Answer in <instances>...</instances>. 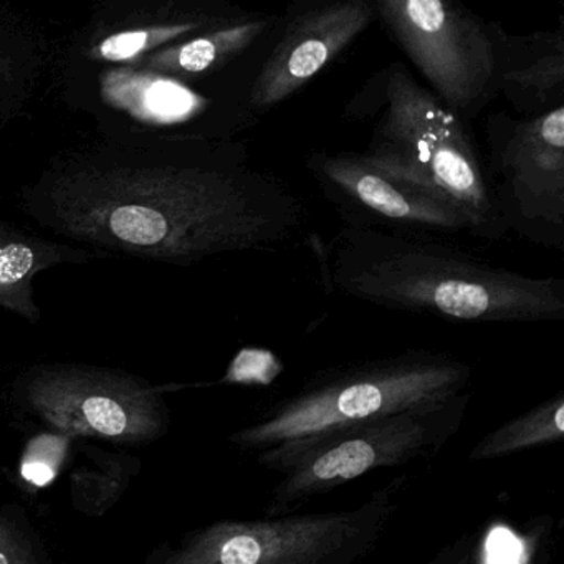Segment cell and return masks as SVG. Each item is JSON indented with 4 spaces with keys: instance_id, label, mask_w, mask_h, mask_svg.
<instances>
[{
    "instance_id": "1",
    "label": "cell",
    "mask_w": 564,
    "mask_h": 564,
    "mask_svg": "<svg viewBox=\"0 0 564 564\" xmlns=\"http://www.w3.org/2000/svg\"><path fill=\"white\" fill-rule=\"evenodd\" d=\"M22 207L48 232L107 252L191 267L300 239L306 210L243 144L107 137L55 158Z\"/></svg>"
},
{
    "instance_id": "2",
    "label": "cell",
    "mask_w": 564,
    "mask_h": 564,
    "mask_svg": "<svg viewBox=\"0 0 564 564\" xmlns=\"http://www.w3.org/2000/svg\"><path fill=\"white\" fill-rule=\"evenodd\" d=\"M328 279L349 299L468 323L564 319V280L528 276L451 243L343 226L329 246Z\"/></svg>"
},
{
    "instance_id": "3",
    "label": "cell",
    "mask_w": 564,
    "mask_h": 564,
    "mask_svg": "<svg viewBox=\"0 0 564 564\" xmlns=\"http://www.w3.org/2000/svg\"><path fill=\"white\" fill-rule=\"evenodd\" d=\"M351 120L375 118L362 151L376 166L447 197L471 224V236L507 234L495 213L484 163L470 131L401 62L369 78L345 110Z\"/></svg>"
},
{
    "instance_id": "4",
    "label": "cell",
    "mask_w": 564,
    "mask_h": 564,
    "mask_svg": "<svg viewBox=\"0 0 564 564\" xmlns=\"http://www.w3.org/2000/svg\"><path fill=\"white\" fill-rule=\"evenodd\" d=\"M465 362L437 352H405L341 369L283 404L273 417L239 435L246 445L296 448L378 419L435 411L470 381Z\"/></svg>"
},
{
    "instance_id": "5",
    "label": "cell",
    "mask_w": 564,
    "mask_h": 564,
    "mask_svg": "<svg viewBox=\"0 0 564 564\" xmlns=\"http://www.w3.org/2000/svg\"><path fill=\"white\" fill-rule=\"evenodd\" d=\"M375 9L431 94L465 127L498 97L494 22L448 0H375Z\"/></svg>"
},
{
    "instance_id": "6",
    "label": "cell",
    "mask_w": 564,
    "mask_h": 564,
    "mask_svg": "<svg viewBox=\"0 0 564 564\" xmlns=\"http://www.w3.org/2000/svg\"><path fill=\"white\" fill-rule=\"evenodd\" d=\"M485 181L505 229L564 250V107L536 117L487 118Z\"/></svg>"
},
{
    "instance_id": "7",
    "label": "cell",
    "mask_w": 564,
    "mask_h": 564,
    "mask_svg": "<svg viewBox=\"0 0 564 564\" xmlns=\"http://www.w3.org/2000/svg\"><path fill=\"white\" fill-rule=\"evenodd\" d=\"M29 405L58 434L141 444L163 431V402L133 376L84 366L41 368L28 382Z\"/></svg>"
},
{
    "instance_id": "8",
    "label": "cell",
    "mask_w": 564,
    "mask_h": 564,
    "mask_svg": "<svg viewBox=\"0 0 564 564\" xmlns=\"http://www.w3.org/2000/svg\"><path fill=\"white\" fill-rule=\"evenodd\" d=\"M305 166L346 226L417 237L471 236L470 220L452 200L381 170L365 153H313Z\"/></svg>"
},
{
    "instance_id": "9",
    "label": "cell",
    "mask_w": 564,
    "mask_h": 564,
    "mask_svg": "<svg viewBox=\"0 0 564 564\" xmlns=\"http://www.w3.org/2000/svg\"><path fill=\"white\" fill-rule=\"evenodd\" d=\"M376 21L371 0H333L293 12L250 88L249 105L269 113L312 82Z\"/></svg>"
},
{
    "instance_id": "10",
    "label": "cell",
    "mask_w": 564,
    "mask_h": 564,
    "mask_svg": "<svg viewBox=\"0 0 564 564\" xmlns=\"http://www.w3.org/2000/svg\"><path fill=\"white\" fill-rule=\"evenodd\" d=\"M498 95L521 117L564 107V24L556 31L511 35L494 24Z\"/></svg>"
},
{
    "instance_id": "11",
    "label": "cell",
    "mask_w": 564,
    "mask_h": 564,
    "mask_svg": "<svg viewBox=\"0 0 564 564\" xmlns=\"http://www.w3.org/2000/svg\"><path fill=\"white\" fill-rule=\"evenodd\" d=\"M275 24V18L240 12L237 18L210 31L150 52L143 65L156 75L194 80L220 70L242 57L253 45L259 44Z\"/></svg>"
},
{
    "instance_id": "12",
    "label": "cell",
    "mask_w": 564,
    "mask_h": 564,
    "mask_svg": "<svg viewBox=\"0 0 564 564\" xmlns=\"http://www.w3.org/2000/svg\"><path fill=\"white\" fill-rule=\"evenodd\" d=\"M47 42L19 15L0 11V130L25 117L48 74Z\"/></svg>"
},
{
    "instance_id": "13",
    "label": "cell",
    "mask_w": 564,
    "mask_h": 564,
    "mask_svg": "<svg viewBox=\"0 0 564 564\" xmlns=\"http://www.w3.org/2000/svg\"><path fill=\"white\" fill-rule=\"evenodd\" d=\"M82 252L0 223V306L37 323L41 310L34 300L35 276L61 263L87 262Z\"/></svg>"
},
{
    "instance_id": "14",
    "label": "cell",
    "mask_w": 564,
    "mask_h": 564,
    "mask_svg": "<svg viewBox=\"0 0 564 564\" xmlns=\"http://www.w3.org/2000/svg\"><path fill=\"white\" fill-rule=\"evenodd\" d=\"M388 445L379 441L378 435L371 437L346 438L333 445L328 451L306 465L299 477L293 480V487L313 488L318 485L343 484L381 465L391 457Z\"/></svg>"
},
{
    "instance_id": "15",
    "label": "cell",
    "mask_w": 564,
    "mask_h": 564,
    "mask_svg": "<svg viewBox=\"0 0 564 564\" xmlns=\"http://www.w3.org/2000/svg\"><path fill=\"white\" fill-rule=\"evenodd\" d=\"M70 441L64 434H41L25 447L21 462V475L35 487H45L55 480L65 458Z\"/></svg>"
},
{
    "instance_id": "16",
    "label": "cell",
    "mask_w": 564,
    "mask_h": 564,
    "mask_svg": "<svg viewBox=\"0 0 564 564\" xmlns=\"http://www.w3.org/2000/svg\"><path fill=\"white\" fill-rule=\"evenodd\" d=\"M0 564H37L25 538L0 511Z\"/></svg>"
},
{
    "instance_id": "17",
    "label": "cell",
    "mask_w": 564,
    "mask_h": 564,
    "mask_svg": "<svg viewBox=\"0 0 564 564\" xmlns=\"http://www.w3.org/2000/svg\"><path fill=\"white\" fill-rule=\"evenodd\" d=\"M273 372V358L265 352H242L229 372L232 381H270Z\"/></svg>"
}]
</instances>
